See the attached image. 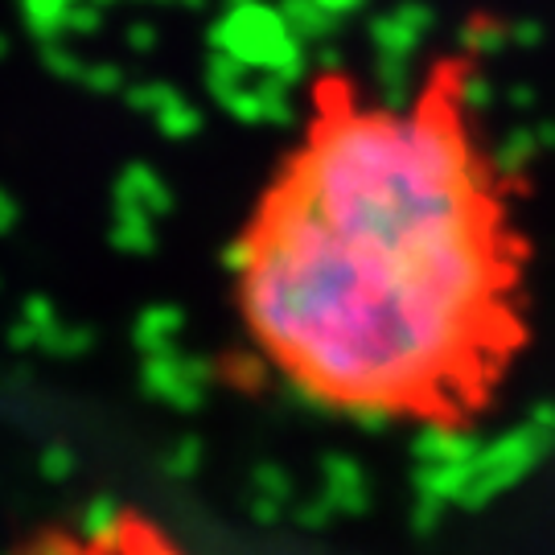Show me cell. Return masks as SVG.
Listing matches in <instances>:
<instances>
[{
    "label": "cell",
    "mask_w": 555,
    "mask_h": 555,
    "mask_svg": "<svg viewBox=\"0 0 555 555\" xmlns=\"http://www.w3.org/2000/svg\"><path fill=\"white\" fill-rule=\"evenodd\" d=\"M469 95L461 54L403 103L321 75L238 227V325L321 412L461 437L494 416L531 346V238Z\"/></svg>",
    "instance_id": "6da1fadb"
},
{
    "label": "cell",
    "mask_w": 555,
    "mask_h": 555,
    "mask_svg": "<svg viewBox=\"0 0 555 555\" xmlns=\"http://www.w3.org/2000/svg\"><path fill=\"white\" fill-rule=\"evenodd\" d=\"M13 555H185V547L157 518L116 511L87 527H46Z\"/></svg>",
    "instance_id": "7a4b0ae2"
}]
</instances>
